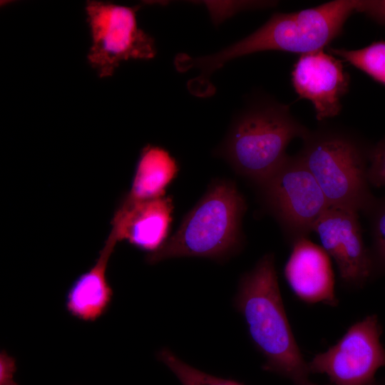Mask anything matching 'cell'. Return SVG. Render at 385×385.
I'll return each mask as SVG.
<instances>
[{
    "instance_id": "18",
    "label": "cell",
    "mask_w": 385,
    "mask_h": 385,
    "mask_svg": "<svg viewBox=\"0 0 385 385\" xmlns=\"http://www.w3.org/2000/svg\"><path fill=\"white\" fill-rule=\"evenodd\" d=\"M368 180L370 185L385 188V138L370 148Z\"/></svg>"
},
{
    "instance_id": "2",
    "label": "cell",
    "mask_w": 385,
    "mask_h": 385,
    "mask_svg": "<svg viewBox=\"0 0 385 385\" xmlns=\"http://www.w3.org/2000/svg\"><path fill=\"white\" fill-rule=\"evenodd\" d=\"M359 0H334L293 13H277L248 36L214 54L183 56V71H200L192 80L197 87L210 88L209 78L228 61L264 51H282L300 55L324 49L339 36Z\"/></svg>"
},
{
    "instance_id": "17",
    "label": "cell",
    "mask_w": 385,
    "mask_h": 385,
    "mask_svg": "<svg viewBox=\"0 0 385 385\" xmlns=\"http://www.w3.org/2000/svg\"><path fill=\"white\" fill-rule=\"evenodd\" d=\"M369 218L371 246L369 248L372 260L374 278L385 275V195L376 198L364 212Z\"/></svg>"
},
{
    "instance_id": "13",
    "label": "cell",
    "mask_w": 385,
    "mask_h": 385,
    "mask_svg": "<svg viewBox=\"0 0 385 385\" xmlns=\"http://www.w3.org/2000/svg\"><path fill=\"white\" fill-rule=\"evenodd\" d=\"M118 241L108 235L96 263L72 284L66 306L73 316L84 321H94L105 313L113 296L107 277L108 260Z\"/></svg>"
},
{
    "instance_id": "19",
    "label": "cell",
    "mask_w": 385,
    "mask_h": 385,
    "mask_svg": "<svg viewBox=\"0 0 385 385\" xmlns=\"http://www.w3.org/2000/svg\"><path fill=\"white\" fill-rule=\"evenodd\" d=\"M356 12L363 13L385 25V0H359Z\"/></svg>"
},
{
    "instance_id": "22",
    "label": "cell",
    "mask_w": 385,
    "mask_h": 385,
    "mask_svg": "<svg viewBox=\"0 0 385 385\" xmlns=\"http://www.w3.org/2000/svg\"><path fill=\"white\" fill-rule=\"evenodd\" d=\"M326 385H332V384H331L330 383H329V384H326Z\"/></svg>"
},
{
    "instance_id": "21",
    "label": "cell",
    "mask_w": 385,
    "mask_h": 385,
    "mask_svg": "<svg viewBox=\"0 0 385 385\" xmlns=\"http://www.w3.org/2000/svg\"><path fill=\"white\" fill-rule=\"evenodd\" d=\"M376 385H385V376L378 381L376 380Z\"/></svg>"
},
{
    "instance_id": "6",
    "label": "cell",
    "mask_w": 385,
    "mask_h": 385,
    "mask_svg": "<svg viewBox=\"0 0 385 385\" xmlns=\"http://www.w3.org/2000/svg\"><path fill=\"white\" fill-rule=\"evenodd\" d=\"M256 188L262 206L277 222L290 245L308 238L330 207L317 180L297 155H288Z\"/></svg>"
},
{
    "instance_id": "16",
    "label": "cell",
    "mask_w": 385,
    "mask_h": 385,
    "mask_svg": "<svg viewBox=\"0 0 385 385\" xmlns=\"http://www.w3.org/2000/svg\"><path fill=\"white\" fill-rule=\"evenodd\" d=\"M158 359L170 369L182 385H245L200 371L181 360L168 348L158 351Z\"/></svg>"
},
{
    "instance_id": "5",
    "label": "cell",
    "mask_w": 385,
    "mask_h": 385,
    "mask_svg": "<svg viewBox=\"0 0 385 385\" xmlns=\"http://www.w3.org/2000/svg\"><path fill=\"white\" fill-rule=\"evenodd\" d=\"M302 140L297 155L329 206L365 212L375 199L368 180L370 148L352 133L336 128L309 130Z\"/></svg>"
},
{
    "instance_id": "11",
    "label": "cell",
    "mask_w": 385,
    "mask_h": 385,
    "mask_svg": "<svg viewBox=\"0 0 385 385\" xmlns=\"http://www.w3.org/2000/svg\"><path fill=\"white\" fill-rule=\"evenodd\" d=\"M173 209L170 196L141 202L123 197L113 215L110 235L118 242L126 240L148 253L155 252L168 238Z\"/></svg>"
},
{
    "instance_id": "10",
    "label": "cell",
    "mask_w": 385,
    "mask_h": 385,
    "mask_svg": "<svg viewBox=\"0 0 385 385\" xmlns=\"http://www.w3.org/2000/svg\"><path fill=\"white\" fill-rule=\"evenodd\" d=\"M292 83L299 98L311 101L316 118L322 121L340 113L350 78L340 59L320 49L299 56L292 71Z\"/></svg>"
},
{
    "instance_id": "8",
    "label": "cell",
    "mask_w": 385,
    "mask_h": 385,
    "mask_svg": "<svg viewBox=\"0 0 385 385\" xmlns=\"http://www.w3.org/2000/svg\"><path fill=\"white\" fill-rule=\"evenodd\" d=\"M382 332L378 316H366L308 361L310 373L325 374L332 385H376V374L385 366Z\"/></svg>"
},
{
    "instance_id": "20",
    "label": "cell",
    "mask_w": 385,
    "mask_h": 385,
    "mask_svg": "<svg viewBox=\"0 0 385 385\" xmlns=\"http://www.w3.org/2000/svg\"><path fill=\"white\" fill-rule=\"evenodd\" d=\"M15 359L4 351L0 354V385H18L14 380Z\"/></svg>"
},
{
    "instance_id": "9",
    "label": "cell",
    "mask_w": 385,
    "mask_h": 385,
    "mask_svg": "<svg viewBox=\"0 0 385 385\" xmlns=\"http://www.w3.org/2000/svg\"><path fill=\"white\" fill-rule=\"evenodd\" d=\"M314 232L337 267L341 285L358 291L374 278L369 248L363 240L359 212L329 207L316 223Z\"/></svg>"
},
{
    "instance_id": "4",
    "label": "cell",
    "mask_w": 385,
    "mask_h": 385,
    "mask_svg": "<svg viewBox=\"0 0 385 385\" xmlns=\"http://www.w3.org/2000/svg\"><path fill=\"white\" fill-rule=\"evenodd\" d=\"M309 130L292 115L289 106L265 101L237 118L216 153L257 186L282 164L289 143L303 139Z\"/></svg>"
},
{
    "instance_id": "7",
    "label": "cell",
    "mask_w": 385,
    "mask_h": 385,
    "mask_svg": "<svg viewBox=\"0 0 385 385\" xmlns=\"http://www.w3.org/2000/svg\"><path fill=\"white\" fill-rule=\"evenodd\" d=\"M86 10L92 38L88 58L100 77L112 76L123 61L155 56L154 40L138 27L133 8L90 1Z\"/></svg>"
},
{
    "instance_id": "14",
    "label": "cell",
    "mask_w": 385,
    "mask_h": 385,
    "mask_svg": "<svg viewBox=\"0 0 385 385\" xmlns=\"http://www.w3.org/2000/svg\"><path fill=\"white\" fill-rule=\"evenodd\" d=\"M178 170L175 159L166 150L147 145L141 150L130 189L123 197L141 202L163 197Z\"/></svg>"
},
{
    "instance_id": "12",
    "label": "cell",
    "mask_w": 385,
    "mask_h": 385,
    "mask_svg": "<svg viewBox=\"0 0 385 385\" xmlns=\"http://www.w3.org/2000/svg\"><path fill=\"white\" fill-rule=\"evenodd\" d=\"M291 246L284 275L294 296L306 304L337 307L339 299L329 255L308 238L300 239Z\"/></svg>"
},
{
    "instance_id": "3",
    "label": "cell",
    "mask_w": 385,
    "mask_h": 385,
    "mask_svg": "<svg viewBox=\"0 0 385 385\" xmlns=\"http://www.w3.org/2000/svg\"><path fill=\"white\" fill-rule=\"evenodd\" d=\"M246 210L245 199L235 182L212 180L175 233L158 250L148 253L146 262L153 265L176 257L227 260L242 249V220Z\"/></svg>"
},
{
    "instance_id": "1",
    "label": "cell",
    "mask_w": 385,
    "mask_h": 385,
    "mask_svg": "<svg viewBox=\"0 0 385 385\" xmlns=\"http://www.w3.org/2000/svg\"><path fill=\"white\" fill-rule=\"evenodd\" d=\"M234 307L265 361L262 369L292 385H317L293 334L284 306L272 252L262 255L240 278Z\"/></svg>"
},
{
    "instance_id": "15",
    "label": "cell",
    "mask_w": 385,
    "mask_h": 385,
    "mask_svg": "<svg viewBox=\"0 0 385 385\" xmlns=\"http://www.w3.org/2000/svg\"><path fill=\"white\" fill-rule=\"evenodd\" d=\"M328 53L338 56L385 85V41H376L359 49L327 48Z\"/></svg>"
}]
</instances>
